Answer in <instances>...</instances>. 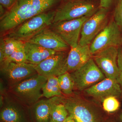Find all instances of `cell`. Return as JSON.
Listing matches in <instances>:
<instances>
[{"mask_svg":"<svg viewBox=\"0 0 122 122\" xmlns=\"http://www.w3.org/2000/svg\"><path fill=\"white\" fill-rule=\"evenodd\" d=\"M61 0H17L0 18L1 33L7 34L26 20L47 12Z\"/></svg>","mask_w":122,"mask_h":122,"instance_id":"6da1fadb","label":"cell"},{"mask_svg":"<svg viewBox=\"0 0 122 122\" xmlns=\"http://www.w3.org/2000/svg\"><path fill=\"white\" fill-rule=\"evenodd\" d=\"M47 78L38 74L8 87L7 96L30 107L42 97V89Z\"/></svg>","mask_w":122,"mask_h":122,"instance_id":"7a4b0ae2","label":"cell"},{"mask_svg":"<svg viewBox=\"0 0 122 122\" xmlns=\"http://www.w3.org/2000/svg\"><path fill=\"white\" fill-rule=\"evenodd\" d=\"M55 11L39 14L26 20L6 34V37L25 42L42 30L49 28L54 20Z\"/></svg>","mask_w":122,"mask_h":122,"instance_id":"3957f363","label":"cell"},{"mask_svg":"<svg viewBox=\"0 0 122 122\" xmlns=\"http://www.w3.org/2000/svg\"><path fill=\"white\" fill-rule=\"evenodd\" d=\"M98 9L94 3L87 0H69L55 11L53 23L90 17Z\"/></svg>","mask_w":122,"mask_h":122,"instance_id":"277c9868","label":"cell"},{"mask_svg":"<svg viewBox=\"0 0 122 122\" xmlns=\"http://www.w3.org/2000/svg\"><path fill=\"white\" fill-rule=\"evenodd\" d=\"M62 103L69 116L76 122H102L100 115L94 107L78 96L64 97Z\"/></svg>","mask_w":122,"mask_h":122,"instance_id":"5b68a950","label":"cell"},{"mask_svg":"<svg viewBox=\"0 0 122 122\" xmlns=\"http://www.w3.org/2000/svg\"><path fill=\"white\" fill-rule=\"evenodd\" d=\"M70 74L75 87L80 91H85L106 78L93 58L78 69Z\"/></svg>","mask_w":122,"mask_h":122,"instance_id":"8992f818","label":"cell"},{"mask_svg":"<svg viewBox=\"0 0 122 122\" xmlns=\"http://www.w3.org/2000/svg\"><path fill=\"white\" fill-rule=\"evenodd\" d=\"M122 46V30L114 20L109 21L90 45L93 55L109 47Z\"/></svg>","mask_w":122,"mask_h":122,"instance_id":"52a82bcc","label":"cell"},{"mask_svg":"<svg viewBox=\"0 0 122 122\" xmlns=\"http://www.w3.org/2000/svg\"><path fill=\"white\" fill-rule=\"evenodd\" d=\"M108 9L99 8L83 24L79 45H90L93 40L108 24Z\"/></svg>","mask_w":122,"mask_h":122,"instance_id":"ba28073f","label":"cell"},{"mask_svg":"<svg viewBox=\"0 0 122 122\" xmlns=\"http://www.w3.org/2000/svg\"><path fill=\"white\" fill-rule=\"evenodd\" d=\"M89 17H84L53 23L50 28L59 35L70 48L75 47L78 45L82 25Z\"/></svg>","mask_w":122,"mask_h":122,"instance_id":"9c48e42d","label":"cell"},{"mask_svg":"<svg viewBox=\"0 0 122 122\" xmlns=\"http://www.w3.org/2000/svg\"><path fill=\"white\" fill-rule=\"evenodd\" d=\"M35 65L10 62L0 65V73L8 87L38 74Z\"/></svg>","mask_w":122,"mask_h":122,"instance_id":"30bf717a","label":"cell"},{"mask_svg":"<svg viewBox=\"0 0 122 122\" xmlns=\"http://www.w3.org/2000/svg\"><path fill=\"white\" fill-rule=\"evenodd\" d=\"M66 52H58L35 66L38 74L48 78L51 76L58 77L68 72Z\"/></svg>","mask_w":122,"mask_h":122,"instance_id":"8fae6325","label":"cell"},{"mask_svg":"<svg viewBox=\"0 0 122 122\" xmlns=\"http://www.w3.org/2000/svg\"><path fill=\"white\" fill-rule=\"evenodd\" d=\"M118 49L109 47L94 55L93 59L107 78L117 80L118 75Z\"/></svg>","mask_w":122,"mask_h":122,"instance_id":"7c38bea8","label":"cell"},{"mask_svg":"<svg viewBox=\"0 0 122 122\" xmlns=\"http://www.w3.org/2000/svg\"><path fill=\"white\" fill-rule=\"evenodd\" d=\"M0 114L1 122H30L26 113L29 107L7 96Z\"/></svg>","mask_w":122,"mask_h":122,"instance_id":"4fadbf2b","label":"cell"},{"mask_svg":"<svg viewBox=\"0 0 122 122\" xmlns=\"http://www.w3.org/2000/svg\"><path fill=\"white\" fill-rule=\"evenodd\" d=\"M84 92L88 96L102 101L108 97L122 96V89L117 81L107 78L85 90Z\"/></svg>","mask_w":122,"mask_h":122,"instance_id":"5bb4252c","label":"cell"},{"mask_svg":"<svg viewBox=\"0 0 122 122\" xmlns=\"http://www.w3.org/2000/svg\"><path fill=\"white\" fill-rule=\"evenodd\" d=\"M27 41L37 44L46 49L56 52H66L70 48L50 27L42 30Z\"/></svg>","mask_w":122,"mask_h":122,"instance_id":"9a60e30c","label":"cell"},{"mask_svg":"<svg viewBox=\"0 0 122 122\" xmlns=\"http://www.w3.org/2000/svg\"><path fill=\"white\" fill-rule=\"evenodd\" d=\"M93 56L90 45L78 44L77 46L70 48L67 58L68 72L70 73L78 69Z\"/></svg>","mask_w":122,"mask_h":122,"instance_id":"2e32d148","label":"cell"},{"mask_svg":"<svg viewBox=\"0 0 122 122\" xmlns=\"http://www.w3.org/2000/svg\"><path fill=\"white\" fill-rule=\"evenodd\" d=\"M64 98L62 95L41 99L30 107L32 109L35 122H50L53 107L56 104L62 103Z\"/></svg>","mask_w":122,"mask_h":122,"instance_id":"e0dca14e","label":"cell"},{"mask_svg":"<svg viewBox=\"0 0 122 122\" xmlns=\"http://www.w3.org/2000/svg\"><path fill=\"white\" fill-rule=\"evenodd\" d=\"M24 49L27 62L35 65L58 52L28 41L24 42Z\"/></svg>","mask_w":122,"mask_h":122,"instance_id":"ac0fdd59","label":"cell"},{"mask_svg":"<svg viewBox=\"0 0 122 122\" xmlns=\"http://www.w3.org/2000/svg\"><path fill=\"white\" fill-rule=\"evenodd\" d=\"M0 41V63L24 45V42L7 37L1 38Z\"/></svg>","mask_w":122,"mask_h":122,"instance_id":"d6986e66","label":"cell"},{"mask_svg":"<svg viewBox=\"0 0 122 122\" xmlns=\"http://www.w3.org/2000/svg\"><path fill=\"white\" fill-rule=\"evenodd\" d=\"M42 97L50 98L55 96H62V92L57 77L51 76L47 78L42 89Z\"/></svg>","mask_w":122,"mask_h":122,"instance_id":"ffe728a7","label":"cell"},{"mask_svg":"<svg viewBox=\"0 0 122 122\" xmlns=\"http://www.w3.org/2000/svg\"><path fill=\"white\" fill-rule=\"evenodd\" d=\"M62 92L65 95H72L75 88L74 83L70 74L67 72L57 77Z\"/></svg>","mask_w":122,"mask_h":122,"instance_id":"44dd1931","label":"cell"},{"mask_svg":"<svg viewBox=\"0 0 122 122\" xmlns=\"http://www.w3.org/2000/svg\"><path fill=\"white\" fill-rule=\"evenodd\" d=\"M69 115L65 105L62 103L55 105L53 107L50 119L58 122L65 121Z\"/></svg>","mask_w":122,"mask_h":122,"instance_id":"7402d4cb","label":"cell"},{"mask_svg":"<svg viewBox=\"0 0 122 122\" xmlns=\"http://www.w3.org/2000/svg\"><path fill=\"white\" fill-rule=\"evenodd\" d=\"M10 62L17 63H28L26 61L24 49V45L15 51L12 54L5 60L3 62L0 63V65L3 63Z\"/></svg>","mask_w":122,"mask_h":122,"instance_id":"603a6c76","label":"cell"},{"mask_svg":"<svg viewBox=\"0 0 122 122\" xmlns=\"http://www.w3.org/2000/svg\"><path fill=\"white\" fill-rule=\"evenodd\" d=\"M103 102L104 110L109 113H112L117 110L120 107V103L117 98L113 96L105 98Z\"/></svg>","mask_w":122,"mask_h":122,"instance_id":"cb8c5ba5","label":"cell"},{"mask_svg":"<svg viewBox=\"0 0 122 122\" xmlns=\"http://www.w3.org/2000/svg\"><path fill=\"white\" fill-rule=\"evenodd\" d=\"M114 17L115 21L122 30V0H117Z\"/></svg>","mask_w":122,"mask_h":122,"instance_id":"d4e9b609","label":"cell"},{"mask_svg":"<svg viewBox=\"0 0 122 122\" xmlns=\"http://www.w3.org/2000/svg\"><path fill=\"white\" fill-rule=\"evenodd\" d=\"M118 67V75L117 81L120 85L122 91V46L118 48L117 58Z\"/></svg>","mask_w":122,"mask_h":122,"instance_id":"484cf974","label":"cell"},{"mask_svg":"<svg viewBox=\"0 0 122 122\" xmlns=\"http://www.w3.org/2000/svg\"><path fill=\"white\" fill-rule=\"evenodd\" d=\"M17 0H0V4L7 10L14 5Z\"/></svg>","mask_w":122,"mask_h":122,"instance_id":"4316f807","label":"cell"},{"mask_svg":"<svg viewBox=\"0 0 122 122\" xmlns=\"http://www.w3.org/2000/svg\"><path fill=\"white\" fill-rule=\"evenodd\" d=\"M116 0H100L99 8L108 9L113 5Z\"/></svg>","mask_w":122,"mask_h":122,"instance_id":"83f0119b","label":"cell"},{"mask_svg":"<svg viewBox=\"0 0 122 122\" xmlns=\"http://www.w3.org/2000/svg\"><path fill=\"white\" fill-rule=\"evenodd\" d=\"M5 8L1 5H0V18L2 17L6 12H5L4 10Z\"/></svg>","mask_w":122,"mask_h":122,"instance_id":"f1b7e54d","label":"cell"},{"mask_svg":"<svg viewBox=\"0 0 122 122\" xmlns=\"http://www.w3.org/2000/svg\"><path fill=\"white\" fill-rule=\"evenodd\" d=\"M66 122H76L70 116H68L67 120Z\"/></svg>","mask_w":122,"mask_h":122,"instance_id":"f546056e","label":"cell"},{"mask_svg":"<svg viewBox=\"0 0 122 122\" xmlns=\"http://www.w3.org/2000/svg\"><path fill=\"white\" fill-rule=\"evenodd\" d=\"M119 118H120V120L122 122V113L120 114V116H119Z\"/></svg>","mask_w":122,"mask_h":122,"instance_id":"4dcf8cb0","label":"cell"},{"mask_svg":"<svg viewBox=\"0 0 122 122\" xmlns=\"http://www.w3.org/2000/svg\"><path fill=\"white\" fill-rule=\"evenodd\" d=\"M67 119H66V120H65V121H64V122H66V120H67ZM50 122H55V121H53V120H51V119H50Z\"/></svg>","mask_w":122,"mask_h":122,"instance_id":"1f68e13d","label":"cell"}]
</instances>
